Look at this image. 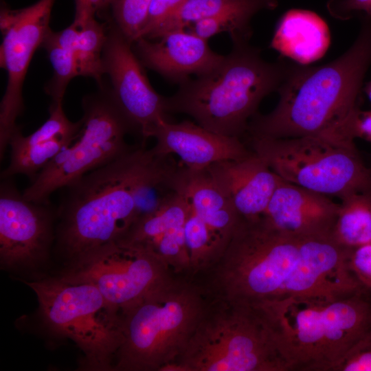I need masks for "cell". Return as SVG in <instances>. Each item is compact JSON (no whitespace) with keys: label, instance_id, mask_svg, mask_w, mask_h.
<instances>
[{"label":"cell","instance_id":"7a4b0ae2","mask_svg":"<svg viewBox=\"0 0 371 371\" xmlns=\"http://www.w3.org/2000/svg\"><path fill=\"white\" fill-rule=\"evenodd\" d=\"M371 66V17L366 16L352 45L323 65L297 64L278 91L269 113L249 121L250 137L320 136L355 141L348 126L357 111L365 76Z\"/></svg>","mask_w":371,"mask_h":371},{"label":"cell","instance_id":"8992f818","mask_svg":"<svg viewBox=\"0 0 371 371\" xmlns=\"http://www.w3.org/2000/svg\"><path fill=\"white\" fill-rule=\"evenodd\" d=\"M265 315L290 371H337L371 339V289L331 301L293 303Z\"/></svg>","mask_w":371,"mask_h":371},{"label":"cell","instance_id":"d590c367","mask_svg":"<svg viewBox=\"0 0 371 371\" xmlns=\"http://www.w3.org/2000/svg\"><path fill=\"white\" fill-rule=\"evenodd\" d=\"M74 1H75L76 10H87L90 11L87 6V0H74Z\"/></svg>","mask_w":371,"mask_h":371},{"label":"cell","instance_id":"9a60e30c","mask_svg":"<svg viewBox=\"0 0 371 371\" xmlns=\"http://www.w3.org/2000/svg\"><path fill=\"white\" fill-rule=\"evenodd\" d=\"M189 210L188 199L178 192L157 210L136 220L117 241L149 251L176 276L190 277L184 233Z\"/></svg>","mask_w":371,"mask_h":371},{"label":"cell","instance_id":"5bb4252c","mask_svg":"<svg viewBox=\"0 0 371 371\" xmlns=\"http://www.w3.org/2000/svg\"><path fill=\"white\" fill-rule=\"evenodd\" d=\"M102 60L111 84V98L145 144L155 128L169 120L166 97L151 86L132 43L115 25L107 32Z\"/></svg>","mask_w":371,"mask_h":371},{"label":"cell","instance_id":"8d00e7d4","mask_svg":"<svg viewBox=\"0 0 371 371\" xmlns=\"http://www.w3.org/2000/svg\"><path fill=\"white\" fill-rule=\"evenodd\" d=\"M363 90L371 102V80L366 84Z\"/></svg>","mask_w":371,"mask_h":371},{"label":"cell","instance_id":"5b68a950","mask_svg":"<svg viewBox=\"0 0 371 371\" xmlns=\"http://www.w3.org/2000/svg\"><path fill=\"white\" fill-rule=\"evenodd\" d=\"M210 302L196 280L175 276L124 309L113 370L164 371L182 353Z\"/></svg>","mask_w":371,"mask_h":371},{"label":"cell","instance_id":"ac0fdd59","mask_svg":"<svg viewBox=\"0 0 371 371\" xmlns=\"http://www.w3.org/2000/svg\"><path fill=\"white\" fill-rule=\"evenodd\" d=\"M151 137L156 139L152 148L155 154H175L184 166L194 170L221 161L239 159L252 152L239 137L222 135L190 121H163L155 128Z\"/></svg>","mask_w":371,"mask_h":371},{"label":"cell","instance_id":"836d02e7","mask_svg":"<svg viewBox=\"0 0 371 371\" xmlns=\"http://www.w3.org/2000/svg\"><path fill=\"white\" fill-rule=\"evenodd\" d=\"M348 135L352 139L360 138L371 142V110L357 111L349 124Z\"/></svg>","mask_w":371,"mask_h":371},{"label":"cell","instance_id":"d4e9b609","mask_svg":"<svg viewBox=\"0 0 371 371\" xmlns=\"http://www.w3.org/2000/svg\"><path fill=\"white\" fill-rule=\"evenodd\" d=\"M77 135L58 137L12 151L10 164L1 173V179L16 175H26L33 179Z\"/></svg>","mask_w":371,"mask_h":371},{"label":"cell","instance_id":"52a82bcc","mask_svg":"<svg viewBox=\"0 0 371 371\" xmlns=\"http://www.w3.org/2000/svg\"><path fill=\"white\" fill-rule=\"evenodd\" d=\"M164 371H290L278 335L256 309L211 300L177 361Z\"/></svg>","mask_w":371,"mask_h":371},{"label":"cell","instance_id":"ba28073f","mask_svg":"<svg viewBox=\"0 0 371 371\" xmlns=\"http://www.w3.org/2000/svg\"><path fill=\"white\" fill-rule=\"evenodd\" d=\"M36 293L44 326L82 352L80 368L113 370L123 335L121 313L93 284L58 276L24 281Z\"/></svg>","mask_w":371,"mask_h":371},{"label":"cell","instance_id":"f546056e","mask_svg":"<svg viewBox=\"0 0 371 371\" xmlns=\"http://www.w3.org/2000/svg\"><path fill=\"white\" fill-rule=\"evenodd\" d=\"M185 1L151 0L145 25L137 39L148 38L165 21L177 12Z\"/></svg>","mask_w":371,"mask_h":371},{"label":"cell","instance_id":"d6986e66","mask_svg":"<svg viewBox=\"0 0 371 371\" xmlns=\"http://www.w3.org/2000/svg\"><path fill=\"white\" fill-rule=\"evenodd\" d=\"M229 199L240 218L260 219L281 179L254 152L243 158L205 168Z\"/></svg>","mask_w":371,"mask_h":371},{"label":"cell","instance_id":"9c48e42d","mask_svg":"<svg viewBox=\"0 0 371 371\" xmlns=\"http://www.w3.org/2000/svg\"><path fill=\"white\" fill-rule=\"evenodd\" d=\"M252 151L282 179L342 199L371 193V169L354 141L320 136L250 137Z\"/></svg>","mask_w":371,"mask_h":371},{"label":"cell","instance_id":"4316f807","mask_svg":"<svg viewBox=\"0 0 371 371\" xmlns=\"http://www.w3.org/2000/svg\"><path fill=\"white\" fill-rule=\"evenodd\" d=\"M247 1L186 0L177 12L165 21L148 39H157L168 31L185 30L197 21L221 14Z\"/></svg>","mask_w":371,"mask_h":371},{"label":"cell","instance_id":"e0dca14e","mask_svg":"<svg viewBox=\"0 0 371 371\" xmlns=\"http://www.w3.org/2000/svg\"><path fill=\"white\" fill-rule=\"evenodd\" d=\"M339 207L326 195L281 178L261 219L288 234L331 236Z\"/></svg>","mask_w":371,"mask_h":371},{"label":"cell","instance_id":"30bf717a","mask_svg":"<svg viewBox=\"0 0 371 371\" xmlns=\"http://www.w3.org/2000/svg\"><path fill=\"white\" fill-rule=\"evenodd\" d=\"M82 126L76 138L63 149L23 192L32 202L49 203L50 195L132 148L125 141L133 131L109 92L85 98Z\"/></svg>","mask_w":371,"mask_h":371},{"label":"cell","instance_id":"44dd1931","mask_svg":"<svg viewBox=\"0 0 371 371\" xmlns=\"http://www.w3.org/2000/svg\"><path fill=\"white\" fill-rule=\"evenodd\" d=\"M330 41V30L322 18L309 10L292 9L280 19L269 47L305 65L321 58Z\"/></svg>","mask_w":371,"mask_h":371},{"label":"cell","instance_id":"603a6c76","mask_svg":"<svg viewBox=\"0 0 371 371\" xmlns=\"http://www.w3.org/2000/svg\"><path fill=\"white\" fill-rule=\"evenodd\" d=\"M331 236L354 249L371 243V193H356L341 199Z\"/></svg>","mask_w":371,"mask_h":371},{"label":"cell","instance_id":"d6a6232c","mask_svg":"<svg viewBox=\"0 0 371 371\" xmlns=\"http://www.w3.org/2000/svg\"><path fill=\"white\" fill-rule=\"evenodd\" d=\"M337 371H371V340L350 355Z\"/></svg>","mask_w":371,"mask_h":371},{"label":"cell","instance_id":"4fadbf2b","mask_svg":"<svg viewBox=\"0 0 371 371\" xmlns=\"http://www.w3.org/2000/svg\"><path fill=\"white\" fill-rule=\"evenodd\" d=\"M0 186V263L13 272H34L49 258L56 213L49 203L26 200L11 178Z\"/></svg>","mask_w":371,"mask_h":371},{"label":"cell","instance_id":"2e32d148","mask_svg":"<svg viewBox=\"0 0 371 371\" xmlns=\"http://www.w3.org/2000/svg\"><path fill=\"white\" fill-rule=\"evenodd\" d=\"M157 39L139 38L132 43L133 50L145 67L173 83L210 71L224 57L212 50L207 40L185 30L168 31Z\"/></svg>","mask_w":371,"mask_h":371},{"label":"cell","instance_id":"8fae6325","mask_svg":"<svg viewBox=\"0 0 371 371\" xmlns=\"http://www.w3.org/2000/svg\"><path fill=\"white\" fill-rule=\"evenodd\" d=\"M58 276L93 284L112 306L122 313L148 292L177 276L149 251L114 241L67 262Z\"/></svg>","mask_w":371,"mask_h":371},{"label":"cell","instance_id":"7402d4cb","mask_svg":"<svg viewBox=\"0 0 371 371\" xmlns=\"http://www.w3.org/2000/svg\"><path fill=\"white\" fill-rule=\"evenodd\" d=\"M278 0H247L243 4L221 14L201 19L191 24V32L208 40L210 38L227 32L232 43L249 41L251 35V20L264 10L276 8Z\"/></svg>","mask_w":371,"mask_h":371},{"label":"cell","instance_id":"6da1fadb","mask_svg":"<svg viewBox=\"0 0 371 371\" xmlns=\"http://www.w3.org/2000/svg\"><path fill=\"white\" fill-rule=\"evenodd\" d=\"M350 250L331 236L288 234L241 219L199 280L212 300L253 308L331 301L363 288L350 269Z\"/></svg>","mask_w":371,"mask_h":371},{"label":"cell","instance_id":"4dcf8cb0","mask_svg":"<svg viewBox=\"0 0 371 371\" xmlns=\"http://www.w3.org/2000/svg\"><path fill=\"white\" fill-rule=\"evenodd\" d=\"M348 265L360 284L371 289V243L352 249Z\"/></svg>","mask_w":371,"mask_h":371},{"label":"cell","instance_id":"f1b7e54d","mask_svg":"<svg viewBox=\"0 0 371 371\" xmlns=\"http://www.w3.org/2000/svg\"><path fill=\"white\" fill-rule=\"evenodd\" d=\"M151 0H112L115 25L133 43L143 29Z\"/></svg>","mask_w":371,"mask_h":371},{"label":"cell","instance_id":"7c38bea8","mask_svg":"<svg viewBox=\"0 0 371 371\" xmlns=\"http://www.w3.org/2000/svg\"><path fill=\"white\" fill-rule=\"evenodd\" d=\"M55 0H39L21 9L1 7V67L8 81L0 104V158L4 157L12 134L19 128L17 117L23 110L22 87L32 58L41 47L49 27Z\"/></svg>","mask_w":371,"mask_h":371},{"label":"cell","instance_id":"277c9868","mask_svg":"<svg viewBox=\"0 0 371 371\" xmlns=\"http://www.w3.org/2000/svg\"><path fill=\"white\" fill-rule=\"evenodd\" d=\"M297 64L282 59L269 62L249 41L233 43L231 52L216 67L190 78L166 97V111L188 115L212 132L240 138L261 101L278 92Z\"/></svg>","mask_w":371,"mask_h":371},{"label":"cell","instance_id":"ffe728a7","mask_svg":"<svg viewBox=\"0 0 371 371\" xmlns=\"http://www.w3.org/2000/svg\"><path fill=\"white\" fill-rule=\"evenodd\" d=\"M175 185L177 191L188 199L192 212L229 243L241 218L207 170L179 165Z\"/></svg>","mask_w":371,"mask_h":371},{"label":"cell","instance_id":"cb8c5ba5","mask_svg":"<svg viewBox=\"0 0 371 371\" xmlns=\"http://www.w3.org/2000/svg\"><path fill=\"white\" fill-rule=\"evenodd\" d=\"M79 28L75 57L78 76L91 77L99 84L104 75L102 55L107 31L95 16L76 19Z\"/></svg>","mask_w":371,"mask_h":371},{"label":"cell","instance_id":"e575fe53","mask_svg":"<svg viewBox=\"0 0 371 371\" xmlns=\"http://www.w3.org/2000/svg\"><path fill=\"white\" fill-rule=\"evenodd\" d=\"M112 0H87L88 9L94 14L111 6Z\"/></svg>","mask_w":371,"mask_h":371},{"label":"cell","instance_id":"83f0119b","mask_svg":"<svg viewBox=\"0 0 371 371\" xmlns=\"http://www.w3.org/2000/svg\"><path fill=\"white\" fill-rule=\"evenodd\" d=\"M41 47L47 52L53 68V76L45 91L52 101L63 100L69 82L78 76L75 54L59 45L51 29L46 34Z\"/></svg>","mask_w":371,"mask_h":371},{"label":"cell","instance_id":"1f68e13d","mask_svg":"<svg viewBox=\"0 0 371 371\" xmlns=\"http://www.w3.org/2000/svg\"><path fill=\"white\" fill-rule=\"evenodd\" d=\"M326 8L332 16L339 20H348L359 12L371 17V0H329Z\"/></svg>","mask_w":371,"mask_h":371},{"label":"cell","instance_id":"3957f363","mask_svg":"<svg viewBox=\"0 0 371 371\" xmlns=\"http://www.w3.org/2000/svg\"><path fill=\"white\" fill-rule=\"evenodd\" d=\"M156 157L142 144L64 188L56 241L66 262L124 236L135 221V188Z\"/></svg>","mask_w":371,"mask_h":371},{"label":"cell","instance_id":"484cf974","mask_svg":"<svg viewBox=\"0 0 371 371\" xmlns=\"http://www.w3.org/2000/svg\"><path fill=\"white\" fill-rule=\"evenodd\" d=\"M82 126V120L72 122L67 117L63 108V100L52 101L49 117L37 130L23 136L19 128L11 136L9 146L12 151L47 142L56 138L76 136Z\"/></svg>","mask_w":371,"mask_h":371}]
</instances>
